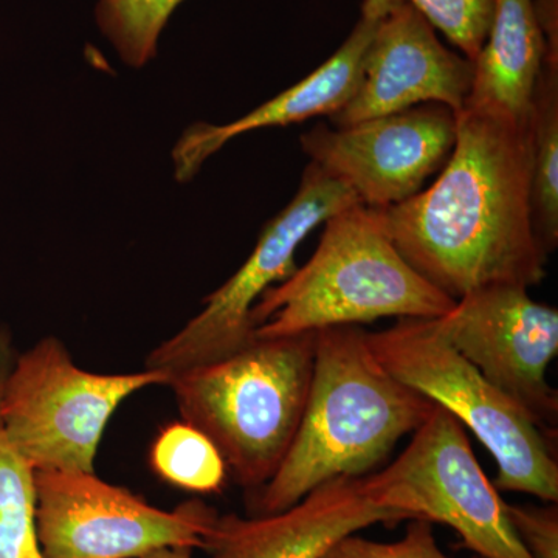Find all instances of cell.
<instances>
[{
  "label": "cell",
  "instance_id": "cell-1",
  "mask_svg": "<svg viewBox=\"0 0 558 558\" xmlns=\"http://www.w3.org/2000/svg\"><path fill=\"white\" fill-rule=\"evenodd\" d=\"M531 183V121L462 109L439 178L377 218L403 259L451 300L492 284L534 288L549 255L535 233Z\"/></svg>",
  "mask_w": 558,
  "mask_h": 558
},
{
  "label": "cell",
  "instance_id": "cell-2",
  "mask_svg": "<svg viewBox=\"0 0 558 558\" xmlns=\"http://www.w3.org/2000/svg\"><path fill=\"white\" fill-rule=\"evenodd\" d=\"M436 407L377 362L365 329L317 330L299 432L274 478L256 490L253 517L292 508L328 481L363 478Z\"/></svg>",
  "mask_w": 558,
  "mask_h": 558
},
{
  "label": "cell",
  "instance_id": "cell-3",
  "mask_svg": "<svg viewBox=\"0 0 558 558\" xmlns=\"http://www.w3.org/2000/svg\"><path fill=\"white\" fill-rule=\"evenodd\" d=\"M457 301L403 259L376 209L351 205L330 216L312 258L253 306L255 336L284 337L379 318L436 319Z\"/></svg>",
  "mask_w": 558,
  "mask_h": 558
},
{
  "label": "cell",
  "instance_id": "cell-4",
  "mask_svg": "<svg viewBox=\"0 0 558 558\" xmlns=\"http://www.w3.org/2000/svg\"><path fill=\"white\" fill-rule=\"evenodd\" d=\"M314 357L315 332L253 336L226 357L174 374L168 387L183 422L215 444L234 481L258 490L299 432Z\"/></svg>",
  "mask_w": 558,
  "mask_h": 558
},
{
  "label": "cell",
  "instance_id": "cell-5",
  "mask_svg": "<svg viewBox=\"0 0 558 558\" xmlns=\"http://www.w3.org/2000/svg\"><path fill=\"white\" fill-rule=\"evenodd\" d=\"M366 341L391 376L449 411L481 440L497 461L495 487L556 505V442L440 337L435 319L399 318L391 328L366 332Z\"/></svg>",
  "mask_w": 558,
  "mask_h": 558
},
{
  "label": "cell",
  "instance_id": "cell-6",
  "mask_svg": "<svg viewBox=\"0 0 558 558\" xmlns=\"http://www.w3.org/2000/svg\"><path fill=\"white\" fill-rule=\"evenodd\" d=\"M171 381L156 369L97 374L80 368L57 337L14 355L0 388V424L33 472H95L117 409L142 389Z\"/></svg>",
  "mask_w": 558,
  "mask_h": 558
},
{
  "label": "cell",
  "instance_id": "cell-7",
  "mask_svg": "<svg viewBox=\"0 0 558 558\" xmlns=\"http://www.w3.org/2000/svg\"><path fill=\"white\" fill-rule=\"evenodd\" d=\"M362 486L381 509L454 529L462 545L481 558H532L461 422L440 407L413 433L403 453L381 472L363 476Z\"/></svg>",
  "mask_w": 558,
  "mask_h": 558
},
{
  "label": "cell",
  "instance_id": "cell-8",
  "mask_svg": "<svg viewBox=\"0 0 558 558\" xmlns=\"http://www.w3.org/2000/svg\"><path fill=\"white\" fill-rule=\"evenodd\" d=\"M360 204L341 180L307 165L292 202L264 230L236 274L204 301V310L178 333L154 348L146 369L174 374L226 357L255 336L253 306L267 289L286 281L299 267L301 242L341 209Z\"/></svg>",
  "mask_w": 558,
  "mask_h": 558
},
{
  "label": "cell",
  "instance_id": "cell-9",
  "mask_svg": "<svg viewBox=\"0 0 558 558\" xmlns=\"http://www.w3.org/2000/svg\"><path fill=\"white\" fill-rule=\"evenodd\" d=\"M36 534L44 558H143L163 548H204L218 517L202 501L172 512L90 472H35Z\"/></svg>",
  "mask_w": 558,
  "mask_h": 558
},
{
  "label": "cell",
  "instance_id": "cell-10",
  "mask_svg": "<svg viewBox=\"0 0 558 558\" xmlns=\"http://www.w3.org/2000/svg\"><path fill=\"white\" fill-rule=\"evenodd\" d=\"M527 290L519 284L473 290L435 326L459 355L556 439L558 396L546 371L558 352V312L532 300Z\"/></svg>",
  "mask_w": 558,
  "mask_h": 558
},
{
  "label": "cell",
  "instance_id": "cell-11",
  "mask_svg": "<svg viewBox=\"0 0 558 558\" xmlns=\"http://www.w3.org/2000/svg\"><path fill=\"white\" fill-rule=\"evenodd\" d=\"M454 140L457 112L427 102L349 126L317 124L301 135V148L363 207L381 209L424 190L449 160Z\"/></svg>",
  "mask_w": 558,
  "mask_h": 558
},
{
  "label": "cell",
  "instance_id": "cell-12",
  "mask_svg": "<svg viewBox=\"0 0 558 558\" xmlns=\"http://www.w3.org/2000/svg\"><path fill=\"white\" fill-rule=\"evenodd\" d=\"M473 69V61L442 46L432 24L402 0L381 17L363 54L354 94L330 121L349 126L427 102L459 112Z\"/></svg>",
  "mask_w": 558,
  "mask_h": 558
},
{
  "label": "cell",
  "instance_id": "cell-13",
  "mask_svg": "<svg viewBox=\"0 0 558 558\" xmlns=\"http://www.w3.org/2000/svg\"><path fill=\"white\" fill-rule=\"evenodd\" d=\"M400 521L409 520L371 501L362 478H337L274 515L218 513L202 549L208 558H323L348 535Z\"/></svg>",
  "mask_w": 558,
  "mask_h": 558
},
{
  "label": "cell",
  "instance_id": "cell-14",
  "mask_svg": "<svg viewBox=\"0 0 558 558\" xmlns=\"http://www.w3.org/2000/svg\"><path fill=\"white\" fill-rule=\"evenodd\" d=\"M380 20L363 16L325 64L300 83L227 124L196 123L183 132L172 150L175 179L189 182L202 165L231 140L266 128L288 126L314 117H332L343 109L357 86L360 65Z\"/></svg>",
  "mask_w": 558,
  "mask_h": 558
},
{
  "label": "cell",
  "instance_id": "cell-15",
  "mask_svg": "<svg viewBox=\"0 0 558 558\" xmlns=\"http://www.w3.org/2000/svg\"><path fill=\"white\" fill-rule=\"evenodd\" d=\"M548 44L532 0H497L486 43L473 61L464 108L529 124ZM461 109V110H462Z\"/></svg>",
  "mask_w": 558,
  "mask_h": 558
},
{
  "label": "cell",
  "instance_id": "cell-16",
  "mask_svg": "<svg viewBox=\"0 0 558 558\" xmlns=\"http://www.w3.org/2000/svg\"><path fill=\"white\" fill-rule=\"evenodd\" d=\"M534 229L545 252L558 244V60L546 57L531 113Z\"/></svg>",
  "mask_w": 558,
  "mask_h": 558
},
{
  "label": "cell",
  "instance_id": "cell-17",
  "mask_svg": "<svg viewBox=\"0 0 558 558\" xmlns=\"http://www.w3.org/2000/svg\"><path fill=\"white\" fill-rule=\"evenodd\" d=\"M14 351L0 329V388ZM35 472L11 446L0 424V558H44L36 534Z\"/></svg>",
  "mask_w": 558,
  "mask_h": 558
},
{
  "label": "cell",
  "instance_id": "cell-18",
  "mask_svg": "<svg viewBox=\"0 0 558 558\" xmlns=\"http://www.w3.org/2000/svg\"><path fill=\"white\" fill-rule=\"evenodd\" d=\"M150 465L161 480L196 494L219 492L229 472L215 444L185 422L161 429L150 449Z\"/></svg>",
  "mask_w": 558,
  "mask_h": 558
},
{
  "label": "cell",
  "instance_id": "cell-19",
  "mask_svg": "<svg viewBox=\"0 0 558 558\" xmlns=\"http://www.w3.org/2000/svg\"><path fill=\"white\" fill-rule=\"evenodd\" d=\"M183 0H98L97 21L121 60L142 68L156 57L157 40Z\"/></svg>",
  "mask_w": 558,
  "mask_h": 558
},
{
  "label": "cell",
  "instance_id": "cell-20",
  "mask_svg": "<svg viewBox=\"0 0 558 558\" xmlns=\"http://www.w3.org/2000/svg\"><path fill=\"white\" fill-rule=\"evenodd\" d=\"M446 35L462 57L475 61L494 22L497 0H405Z\"/></svg>",
  "mask_w": 558,
  "mask_h": 558
},
{
  "label": "cell",
  "instance_id": "cell-21",
  "mask_svg": "<svg viewBox=\"0 0 558 558\" xmlns=\"http://www.w3.org/2000/svg\"><path fill=\"white\" fill-rule=\"evenodd\" d=\"M323 558H451L442 553L433 532V523L413 519L407 524L405 535L398 542L381 543L348 535L340 539ZM481 558V557H476Z\"/></svg>",
  "mask_w": 558,
  "mask_h": 558
},
{
  "label": "cell",
  "instance_id": "cell-22",
  "mask_svg": "<svg viewBox=\"0 0 558 558\" xmlns=\"http://www.w3.org/2000/svg\"><path fill=\"white\" fill-rule=\"evenodd\" d=\"M510 524L532 558H558L557 506L506 505Z\"/></svg>",
  "mask_w": 558,
  "mask_h": 558
},
{
  "label": "cell",
  "instance_id": "cell-23",
  "mask_svg": "<svg viewBox=\"0 0 558 558\" xmlns=\"http://www.w3.org/2000/svg\"><path fill=\"white\" fill-rule=\"evenodd\" d=\"M535 14L546 44H548V57L558 60V0H532Z\"/></svg>",
  "mask_w": 558,
  "mask_h": 558
},
{
  "label": "cell",
  "instance_id": "cell-24",
  "mask_svg": "<svg viewBox=\"0 0 558 558\" xmlns=\"http://www.w3.org/2000/svg\"><path fill=\"white\" fill-rule=\"evenodd\" d=\"M402 0H365L363 2V16L374 17V20H381L387 16L389 11L395 9Z\"/></svg>",
  "mask_w": 558,
  "mask_h": 558
},
{
  "label": "cell",
  "instance_id": "cell-25",
  "mask_svg": "<svg viewBox=\"0 0 558 558\" xmlns=\"http://www.w3.org/2000/svg\"><path fill=\"white\" fill-rule=\"evenodd\" d=\"M193 549L190 548H163L154 550L143 558H193L191 557Z\"/></svg>",
  "mask_w": 558,
  "mask_h": 558
}]
</instances>
